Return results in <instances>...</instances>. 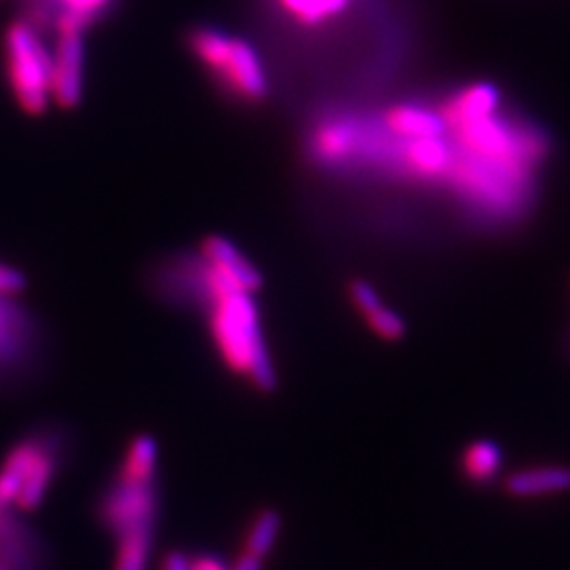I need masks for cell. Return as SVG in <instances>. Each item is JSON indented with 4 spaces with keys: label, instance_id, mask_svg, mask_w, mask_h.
Masks as SVG:
<instances>
[{
    "label": "cell",
    "instance_id": "5b68a950",
    "mask_svg": "<svg viewBox=\"0 0 570 570\" xmlns=\"http://www.w3.org/2000/svg\"><path fill=\"white\" fill-rule=\"evenodd\" d=\"M4 469L16 471L21 478V490L16 505L20 510H35L51 484L56 471V452L42 440H26L9 452Z\"/></svg>",
    "mask_w": 570,
    "mask_h": 570
},
{
    "label": "cell",
    "instance_id": "3957f363",
    "mask_svg": "<svg viewBox=\"0 0 570 570\" xmlns=\"http://www.w3.org/2000/svg\"><path fill=\"white\" fill-rule=\"evenodd\" d=\"M4 56L16 100L28 115L39 117L51 102L53 75V60L41 35L23 21H16L4 35Z\"/></svg>",
    "mask_w": 570,
    "mask_h": 570
},
{
    "label": "cell",
    "instance_id": "7c38bea8",
    "mask_svg": "<svg viewBox=\"0 0 570 570\" xmlns=\"http://www.w3.org/2000/svg\"><path fill=\"white\" fill-rule=\"evenodd\" d=\"M503 463V454L494 442L480 440L469 444L463 454V471L473 482H490Z\"/></svg>",
    "mask_w": 570,
    "mask_h": 570
},
{
    "label": "cell",
    "instance_id": "d6986e66",
    "mask_svg": "<svg viewBox=\"0 0 570 570\" xmlns=\"http://www.w3.org/2000/svg\"><path fill=\"white\" fill-rule=\"evenodd\" d=\"M161 570H190V560L180 551H171L165 556Z\"/></svg>",
    "mask_w": 570,
    "mask_h": 570
},
{
    "label": "cell",
    "instance_id": "7a4b0ae2",
    "mask_svg": "<svg viewBox=\"0 0 570 570\" xmlns=\"http://www.w3.org/2000/svg\"><path fill=\"white\" fill-rule=\"evenodd\" d=\"M188 47L228 96L245 104H261L268 98L271 81L254 45L218 28L202 26L188 35Z\"/></svg>",
    "mask_w": 570,
    "mask_h": 570
},
{
    "label": "cell",
    "instance_id": "8fae6325",
    "mask_svg": "<svg viewBox=\"0 0 570 570\" xmlns=\"http://www.w3.org/2000/svg\"><path fill=\"white\" fill-rule=\"evenodd\" d=\"M56 7V32L82 35L94 21L100 20L112 0H51Z\"/></svg>",
    "mask_w": 570,
    "mask_h": 570
},
{
    "label": "cell",
    "instance_id": "6da1fadb",
    "mask_svg": "<svg viewBox=\"0 0 570 570\" xmlns=\"http://www.w3.org/2000/svg\"><path fill=\"white\" fill-rule=\"evenodd\" d=\"M193 296L205 301L209 330L216 346L233 372L263 391L275 389V367L265 343L254 294L233 282L204 256L186 263Z\"/></svg>",
    "mask_w": 570,
    "mask_h": 570
},
{
    "label": "cell",
    "instance_id": "52a82bcc",
    "mask_svg": "<svg viewBox=\"0 0 570 570\" xmlns=\"http://www.w3.org/2000/svg\"><path fill=\"white\" fill-rule=\"evenodd\" d=\"M271 4L289 26L317 32L345 20L357 0H271Z\"/></svg>",
    "mask_w": 570,
    "mask_h": 570
},
{
    "label": "cell",
    "instance_id": "277c9868",
    "mask_svg": "<svg viewBox=\"0 0 570 570\" xmlns=\"http://www.w3.org/2000/svg\"><path fill=\"white\" fill-rule=\"evenodd\" d=\"M100 518L119 541H155L157 490L155 480L121 473L104 492Z\"/></svg>",
    "mask_w": 570,
    "mask_h": 570
},
{
    "label": "cell",
    "instance_id": "9a60e30c",
    "mask_svg": "<svg viewBox=\"0 0 570 570\" xmlns=\"http://www.w3.org/2000/svg\"><path fill=\"white\" fill-rule=\"evenodd\" d=\"M7 298H11V296H0V357L4 355L9 360H13L18 353V345H20L16 338L18 330H20L18 322H23V320L16 306L2 305Z\"/></svg>",
    "mask_w": 570,
    "mask_h": 570
},
{
    "label": "cell",
    "instance_id": "8992f818",
    "mask_svg": "<svg viewBox=\"0 0 570 570\" xmlns=\"http://www.w3.org/2000/svg\"><path fill=\"white\" fill-rule=\"evenodd\" d=\"M51 60V100L61 108H75L82 98V35H60Z\"/></svg>",
    "mask_w": 570,
    "mask_h": 570
},
{
    "label": "cell",
    "instance_id": "2e32d148",
    "mask_svg": "<svg viewBox=\"0 0 570 570\" xmlns=\"http://www.w3.org/2000/svg\"><path fill=\"white\" fill-rule=\"evenodd\" d=\"M370 327L385 341H400L404 334H406V324L404 320L391 311L387 306L383 305L381 308H376L374 313H370L366 317Z\"/></svg>",
    "mask_w": 570,
    "mask_h": 570
},
{
    "label": "cell",
    "instance_id": "30bf717a",
    "mask_svg": "<svg viewBox=\"0 0 570 570\" xmlns=\"http://www.w3.org/2000/svg\"><path fill=\"white\" fill-rule=\"evenodd\" d=\"M505 489L511 497L532 499L548 497L570 490V468L564 465H543V468L522 469L508 478Z\"/></svg>",
    "mask_w": 570,
    "mask_h": 570
},
{
    "label": "cell",
    "instance_id": "ac0fdd59",
    "mask_svg": "<svg viewBox=\"0 0 570 570\" xmlns=\"http://www.w3.org/2000/svg\"><path fill=\"white\" fill-rule=\"evenodd\" d=\"M26 287V275L13 266L0 265V296H16Z\"/></svg>",
    "mask_w": 570,
    "mask_h": 570
},
{
    "label": "cell",
    "instance_id": "5bb4252c",
    "mask_svg": "<svg viewBox=\"0 0 570 570\" xmlns=\"http://www.w3.org/2000/svg\"><path fill=\"white\" fill-rule=\"evenodd\" d=\"M155 471H157V442L150 435H140L127 450L121 473L142 478V480H155Z\"/></svg>",
    "mask_w": 570,
    "mask_h": 570
},
{
    "label": "cell",
    "instance_id": "ffe728a7",
    "mask_svg": "<svg viewBox=\"0 0 570 570\" xmlns=\"http://www.w3.org/2000/svg\"><path fill=\"white\" fill-rule=\"evenodd\" d=\"M228 570H263V558L252 556L245 551L244 556L235 562V567Z\"/></svg>",
    "mask_w": 570,
    "mask_h": 570
},
{
    "label": "cell",
    "instance_id": "44dd1931",
    "mask_svg": "<svg viewBox=\"0 0 570 570\" xmlns=\"http://www.w3.org/2000/svg\"><path fill=\"white\" fill-rule=\"evenodd\" d=\"M190 570H228L220 560L209 558V556H202L197 560H190Z\"/></svg>",
    "mask_w": 570,
    "mask_h": 570
},
{
    "label": "cell",
    "instance_id": "4fadbf2b",
    "mask_svg": "<svg viewBox=\"0 0 570 570\" xmlns=\"http://www.w3.org/2000/svg\"><path fill=\"white\" fill-rule=\"evenodd\" d=\"M282 530V518L275 511L266 510L258 513L252 529L245 537V551L258 558H265L268 551L275 548L277 537Z\"/></svg>",
    "mask_w": 570,
    "mask_h": 570
},
{
    "label": "cell",
    "instance_id": "e0dca14e",
    "mask_svg": "<svg viewBox=\"0 0 570 570\" xmlns=\"http://www.w3.org/2000/svg\"><path fill=\"white\" fill-rule=\"evenodd\" d=\"M348 292H351L353 305L360 308V313H362L364 317H367L370 313H374L376 308L383 306V301H381L379 292H376L372 285L367 284V282L355 279V282L351 284V287H348Z\"/></svg>",
    "mask_w": 570,
    "mask_h": 570
},
{
    "label": "cell",
    "instance_id": "7402d4cb",
    "mask_svg": "<svg viewBox=\"0 0 570 570\" xmlns=\"http://www.w3.org/2000/svg\"><path fill=\"white\" fill-rule=\"evenodd\" d=\"M0 570H4V569H0Z\"/></svg>",
    "mask_w": 570,
    "mask_h": 570
},
{
    "label": "cell",
    "instance_id": "9c48e42d",
    "mask_svg": "<svg viewBox=\"0 0 570 570\" xmlns=\"http://www.w3.org/2000/svg\"><path fill=\"white\" fill-rule=\"evenodd\" d=\"M202 256L209 265L220 268L233 282L245 287L247 292H258L263 285V275L252 265L244 254L225 237H207L202 244Z\"/></svg>",
    "mask_w": 570,
    "mask_h": 570
},
{
    "label": "cell",
    "instance_id": "ba28073f",
    "mask_svg": "<svg viewBox=\"0 0 570 570\" xmlns=\"http://www.w3.org/2000/svg\"><path fill=\"white\" fill-rule=\"evenodd\" d=\"M376 117L387 131L400 138H429L446 134V125L433 104H391L376 112Z\"/></svg>",
    "mask_w": 570,
    "mask_h": 570
}]
</instances>
